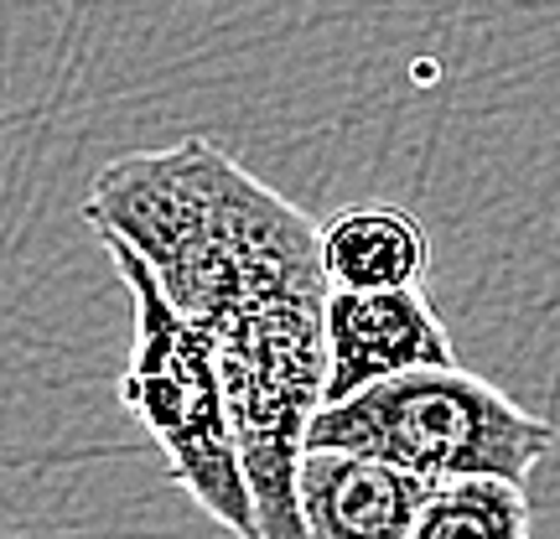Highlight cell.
Masks as SVG:
<instances>
[{
  "label": "cell",
  "instance_id": "obj_1",
  "mask_svg": "<svg viewBox=\"0 0 560 539\" xmlns=\"http://www.w3.org/2000/svg\"><path fill=\"white\" fill-rule=\"evenodd\" d=\"M83 219L130 244L166 301L208 332L255 301L332 291L322 223L208 136L115 156L89 187Z\"/></svg>",
  "mask_w": 560,
  "mask_h": 539
},
{
  "label": "cell",
  "instance_id": "obj_2",
  "mask_svg": "<svg viewBox=\"0 0 560 539\" xmlns=\"http://www.w3.org/2000/svg\"><path fill=\"white\" fill-rule=\"evenodd\" d=\"M130 291V363L120 374V405L145 425L182 493L234 539H260L255 499L240 461V436L229 415V389L219 368V342L208 327L182 317L166 301L151 265L115 234H100Z\"/></svg>",
  "mask_w": 560,
  "mask_h": 539
},
{
  "label": "cell",
  "instance_id": "obj_3",
  "mask_svg": "<svg viewBox=\"0 0 560 539\" xmlns=\"http://www.w3.org/2000/svg\"><path fill=\"white\" fill-rule=\"evenodd\" d=\"M550 446V420L529 415L499 384L467 374L462 363L410 368L369 384L353 400L322 405L306 431V452L380 457L436 488L462 478L529 482Z\"/></svg>",
  "mask_w": 560,
  "mask_h": 539
},
{
  "label": "cell",
  "instance_id": "obj_4",
  "mask_svg": "<svg viewBox=\"0 0 560 539\" xmlns=\"http://www.w3.org/2000/svg\"><path fill=\"white\" fill-rule=\"evenodd\" d=\"M436 363L457 348L425 291H327V405Z\"/></svg>",
  "mask_w": 560,
  "mask_h": 539
},
{
  "label": "cell",
  "instance_id": "obj_5",
  "mask_svg": "<svg viewBox=\"0 0 560 539\" xmlns=\"http://www.w3.org/2000/svg\"><path fill=\"white\" fill-rule=\"evenodd\" d=\"M436 482L359 452H306L296 472L312 539H410Z\"/></svg>",
  "mask_w": 560,
  "mask_h": 539
},
{
  "label": "cell",
  "instance_id": "obj_6",
  "mask_svg": "<svg viewBox=\"0 0 560 539\" xmlns=\"http://www.w3.org/2000/svg\"><path fill=\"white\" fill-rule=\"evenodd\" d=\"M322 270L332 291H425L431 234L395 202H353L322 223Z\"/></svg>",
  "mask_w": 560,
  "mask_h": 539
},
{
  "label": "cell",
  "instance_id": "obj_7",
  "mask_svg": "<svg viewBox=\"0 0 560 539\" xmlns=\"http://www.w3.org/2000/svg\"><path fill=\"white\" fill-rule=\"evenodd\" d=\"M535 514L524 482L509 478H462L441 482L410 539H529Z\"/></svg>",
  "mask_w": 560,
  "mask_h": 539
}]
</instances>
